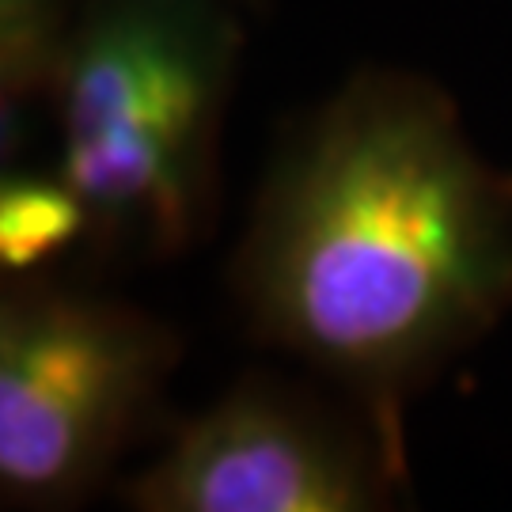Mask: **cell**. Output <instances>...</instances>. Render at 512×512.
<instances>
[{"mask_svg": "<svg viewBox=\"0 0 512 512\" xmlns=\"http://www.w3.org/2000/svg\"><path fill=\"white\" fill-rule=\"evenodd\" d=\"M232 281L258 338L403 452L406 395L512 311V171L433 80L357 73L281 152Z\"/></svg>", "mask_w": 512, "mask_h": 512, "instance_id": "cell-1", "label": "cell"}, {"mask_svg": "<svg viewBox=\"0 0 512 512\" xmlns=\"http://www.w3.org/2000/svg\"><path fill=\"white\" fill-rule=\"evenodd\" d=\"M243 31L217 0H92L46 103L99 243L179 255L209 224Z\"/></svg>", "mask_w": 512, "mask_h": 512, "instance_id": "cell-2", "label": "cell"}, {"mask_svg": "<svg viewBox=\"0 0 512 512\" xmlns=\"http://www.w3.org/2000/svg\"><path fill=\"white\" fill-rule=\"evenodd\" d=\"M69 0H0V103L4 126L27 103L46 99L73 35Z\"/></svg>", "mask_w": 512, "mask_h": 512, "instance_id": "cell-6", "label": "cell"}, {"mask_svg": "<svg viewBox=\"0 0 512 512\" xmlns=\"http://www.w3.org/2000/svg\"><path fill=\"white\" fill-rule=\"evenodd\" d=\"M92 232L88 205L61 175H16L0 186V266L4 274H31L76 236Z\"/></svg>", "mask_w": 512, "mask_h": 512, "instance_id": "cell-5", "label": "cell"}, {"mask_svg": "<svg viewBox=\"0 0 512 512\" xmlns=\"http://www.w3.org/2000/svg\"><path fill=\"white\" fill-rule=\"evenodd\" d=\"M217 4H232V8H236V4H243V0H217Z\"/></svg>", "mask_w": 512, "mask_h": 512, "instance_id": "cell-7", "label": "cell"}, {"mask_svg": "<svg viewBox=\"0 0 512 512\" xmlns=\"http://www.w3.org/2000/svg\"><path fill=\"white\" fill-rule=\"evenodd\" d=\"M179 357L145 311L12 285L0 304V497L61 509L107 478Z\"/></svg>", "mask_w": 512, "mask_h": 512, "instance_id": "cell-3", "label": "cell"}, {"mask_svg": "<svg viewBox=\"0 0 512 512\" xmlns=\"http://www.w3.org/2000/svg\"><path fill=\"white\" fill-rule=\"evenodd\" d=\"M406 478L376 429L346 421L277 384H239L186 421L126 486L141 512H368Z\"/></svg>", "mask_w": 512, "mask_h": 512, "instance_id": "cell-4", "label": "cell"}]
</instances>
